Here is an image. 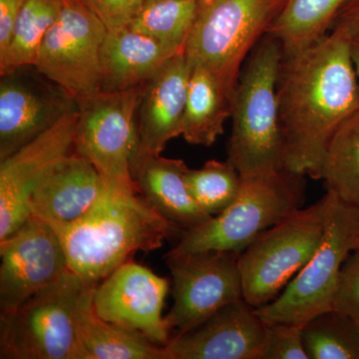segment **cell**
Listing matches in <instances>:
<instances>
[{"mask_svg":"<svg viewBox=\"0 0 359 359\" xmlns=\"http://www.w3.org/2000/svg\"><path fill=\"white\" fill-rule=\"evenodd\" d=\"M276 93L283 168L320 180L328 144L359 109L351 39L332 30L308 48L283 55Z\"/></svg>","mask_w":359,"mask_h":359,"instance_id":"obj_1","label":"cell"},{"mask_svg":"<svg viewBox=\"0 0 359 359\" xmlns=\"http://www.w3.org/2000/svg\"><path fill=\"white\" fill-rule=\"evenodd\" d=\"M65 250L70 271L97 285L135 252L160 249L181 229L160 216L139 193L105 181L103 192L79 221L52 226Z\"/></svg>","mask_w":359,"mask_h":359,"instance_id":"obj_2","label":"cell"},{"mask_svg":"<svg viewBox=\"0 0 359 359\" xmlns=\"http://www.w3.org/2000/svg\"><path fill=\"white\" fill-rule=\"evenodd\" d=\"M283 57L280 42L264 34L245 60L233 92L228 161L243 178L285 169L276 93Z\"/></svg>","mask_w":359,"mask_h":359,"instance_id":"obj_3","label":"cell"},{"mask_svg":"<svg viewBox=\"0 0 359 359\" xmlns=\"http://www.w3.org/2000/svg\"><path fill=\"white\" fill-rule=\"evenodd\" d=\"M306 176L283 169L261 176L242 177L237 199L218 216L182 231L175 252H242L263 231L302 209Z\"/></svg>","mask_w":359,"mask_h":359,"instance_id":"obj_4","label":"cell"},{"mask_svg":"<svg viewBox=\"0 0 359 359\" xmlns=\"http://www.w3.org/2000/svg\"><path fill=\"white\" fill-rule=\"evenodd\" d=\"M334 198L327 192L263 231L241 252L243 297L250 306L273 302L311 261L325 236Z\"/></svg>","mask_w":359,"mask_h":359,"instance_id":"obj_5","label":"cell"},{"mask_svg":"<svg viewBox=\"0 0 359 359\" xmlns=\"http://www.w3.org/2000/svg\"><path fill=\"white\" fill-rule=\"evenodd\" d=\"M285 1L198 0L185 46L189 63L211 71L233 96L245 60Z\"/></svg>","mask_w":359,"mask_h":359,"instance_id":"obj_6","label":"cell"},{"mask_svg":"<svg viewBox=\"0 0 359 359\" xmlns=\"http://www.w3.org/2000/svg\"><path fill=\"white\" fill-rule=\"evenodd\" d=\"M358 245L359 209L334 195L325 236L316 254L282 294L256 308L257 313L266 325L290 323L304 325L332 309L342 264Z\"/></svg>","mask_w":359,"mask_h":359,"instance_id":"obj_7","label":"cell"},{"mask_svg":"<svg viewBox=\"0 0 359 359\" xmlns=\"http://www.w3.org/2000/svg\"><path fill=\"white\" fill-rule=\"evenodd\" d=\"M86 285L67 271L16 311L0 314V358L81 359L74 308Z\"/></svg>","mask_w":359,"mask_h":359,"instance_id":"obj_8","label":"cell"},{"mask_svg":"<svg viewBox=\"0 0 359 359\" xmlns=\"http://www.w3.org/2000/svg\"><path fill=\"white\" fill-rule=\"evenodd\" d=\"M108 30L79 0H68L33 67L76 102L102 92L101 49Z\"/></svg>","mask_w":359,"mask_h":359,"instance_id":"obj_9","label":"cell"},{"mask_svg":"<svg viewBox=\"0 0 359 359\" xmlns=\"http://www.w3.org/2000/svg\"><path fill=\"white\" fill-rule=\"evenodd\" d=\"M142 86L102 91L78 104L74 151L108 183L138 193L131 166L137 149L136 114Z\"/></svg>","mask_w":359,"mask_h":359,"instance_id":"obj_10","label":"cell"},{"mask_svg":"<svg viewBox=\"0 0 359 359\" xmlns=\"http://www.w3.org/2000/svg\"><path fill=\"white\" fill-rule=\"evenodd\" d=\"M240 252H179L165 255L172 278L174 304L165 316L174 335L197 327L229 302L243 297ZM173 335V337H174Z\"/></svg>","mask_w":359,"mask_h":359,"instance_id":"obj_11","label":"cell"},{"mask_svg":"<svg viewBox=\"0 0 359 359\" xmlns=\"http://www.w3.org/2000/svg\"><path fill=\"white\" fill-rule=\"evenodd\" d=\"M78 107L51 128L0 161V241L30 217L33 194L56 167L74 151Z\"/></svg>","mask_w":359,"mask_h":359,"instance_id":"obj_12","label":"cell"},{"mask_svg":"<svg viewBox=\"0 0 359 359\" xmlns=\"http://www.w3.org/2000/svg\"><path fill=\"white\" fill-rule=\"evenodd\" d=\"M0 314L16 311L70 271L57 233L33 216L0 241Z\"/></svg>","mask_w":359,"mask_h":359,"instance_id":"obj_13","label":"cell"},{"mask_svg":"<svg viewBox=\"0 0 359 359\" xmlns=\"http://www.w3.org/2000/svg\"><path fill=\"white\" fill-rule=\"evenodd\" d=\"M170 290L167 278L128 261L97 283L93 292L96 313L108 323L166 346L171 340L165 316Z\"/></svg>","mask_w":359,"mask_h":359,"instance_id":"obj_14","label":"cell"},{"mask_svg":"<svg viewBox=\"0 0 359 359\" xmlns=\"http://www.w3.org/2000/svg\"><path fill=\"white\" fill-rule=\"evenodd\" d=\"M266 325L244 299L229 302L197 327L174 335L169 359H262Z\"/></svg>","mask_w":359,"mask_h":359,"instance_id":"obj_15","label":"cell"},{"mask_svg":"<svg viewBox=\"0 0 359 359\" xmlns=\"http://www.w3.org/2000/svg\"><path fill=\"white\" fill-rule=\"evenodd\" d=\"M190 74V63L182 52L142 85L131 172L149 158L161 155L170 141L182 136Z\"/></svg>","mask_w":359,"mask_h":359,"instance_id":"obj_16","label":"cell"},{"mask_svg":"<svg viewBox=\"0 0 359 359\" xmlns=\"http://www.w3.org/2000/svg\"><path fill=\"white\" fill-rule=\"evenodd\" d=\"M18 72L0 83V161L59 121L77 104L62 89L48 90L21 79Z\"/></svg>","mask_w":359,"mask_h":359,"instance_id":"obj_17","label":"cell"},{"mask_svg":"<svg viewBox=\"0 0 359 359\" xmlns=\"http://www.w3.org/2000/svg\"><path fill=\"white\" fill-rule=\"evenodd\" d=\"M104 186L93 164L73 151L33 194L30 216L51 226L75 223L96 204Z\"/></svg>","mask_w":359,"mask_h":359,"instance_id":"obj_18","label":"cell"},{"mask_svg":"<svg viewBox=\"0 0 359 359\" xmlns=\"http://www.w3.org/2000/svg\"><path fill=\"white\" fill-rule=\"evenodd\" d=\"M189 168L181 159L149 158L132 172L139 195L160 216L182 231L196 228L212 217L194 199L186 182Z\"/></svg>","mask_w":359,"mask_h":359,"instance_id":"obj_19","label":"cell"},{"mask_svg":"<svg viewBox=\"0 0 359 359\" xmlns=\"http://www.w3.org/2000/svg\"><path fill=\"white\" fill-rule=\"evenodd\" d=\"M185 52L125 28L108 32L101 49L102 91L142 86L177 54Z\"/></svg>","mask_w":359,"mask_h":359,"instance_id":"obj_20","label":"cell"},{"mask_svg":"<svg viewBox=\"0 0 359 359\" xmlns=\"http://www.w3.org/2000/svg\"><path fill=\"white\" fill-rule=\"evenodd\" d=\"M95 285L87 283L75 302L81 359H169L166 347L103 320L94 308Z\"/></svg>","mask_w":359,"mask_h":359,"instance_id":"obj_21","label":"cell"},{"mask_svg":"<svg viewBox=\"0 0 359 359\" xmlns=\"http://www.w3.org/2000/svg\"><path fill=\"white\" fill-rule=\"evenodd\" d=\"M233 95L218 77L200 65H191L182 136L192 145L210 147L224 133L231 116Z\"/></svg>","mask_w":359,"mask_h":359,"instance_id":"obj_22","label":"cell"},{"mask_svg":"<svg viewBox=\"0 0 359 359\" xmlns=\"http://www.w3.org/2000/svg\"><path fill=\"white\" fill-rule=\"evenodd\" d=\"M346 0H285L268 29L283 55L304 50L325 37Z\"/></svg>","mask_w":359,"mask_h":359,"instance_id":"obj_23","label":"cell"},{"mask_svg":"<svg viewBox=\"0 0 359 359\" xmlns=\"http://www.w3.org/2000/svg\"><path fill=\"white\" fill-rule=\"evenodd\" d=\"M63 0H25L14 25L8 46L0 54V75L34 65L40 47L57 20Z\"/></svg>","mask_w":359,"mask_h":359,"instance_id":"obj_24","label":"cell"},{"mask_svg":"<svg viewBox=\"0 0 359 359\" xmlns=\"http://www.w3.org/2000/svg\"><path fill=\"white\" fill-rule=\"evenodd\" d=\"M320 180L327 192L359 209V109L340 125L328 144Z\"/></svg>","mask_w":359,"mask_h":359,"instance_id":"obj_25","label":"cell"},{"mask_svg":"<svg viewBox=\"0 0 359 359\" xmlns=\"http://www.w3.org/2000/svg\"><path fill=\"white\" fill-rule=\"evenodd\" d=\"M304 344L309 359H359V320L330 309L306 323Z\"/></svg>","mask_w":359,"mask_h":359,"instance_id":"obj_26","label":"cell"},{"mask_svg":"<svg viewBox=\"0 0 359 359\" xmlns=\"http://www.w3.org/2000/svg\"><path fill=\"white\" fill-rule=\"evenodd\" d=\"M198 0H147L130 28L185 51Z\"/></svg>","mask_w":359,"mask_h":359,"instance_id":"obj_27","label":"cell"},{"mask_svg":"<svg viewBox=\"0 0 359 359\" xmlns=\"http://www.w3.org/2000/svg\"><path fill=\"white\" fill-rule=\"evenodd\" d=\"M186 182L194 199L210 216H218L237 199L242 177L233 164L210 160L200 169H189Z\"/></svg>","mask_w":359,"mask_h":359,"instance_id":"obj_28","label":"cell"},{"mask_svg":"<svg viewBox=\"0 0 359 359\" xmlns=\"http://www.w3.org/2000/svg\"><path fill=\"white\" fill-rule=\"evenodd\" d=\"M304 327L297 323H269L262 359H309L304 344Z\"/></svg>","mask_w":359,"mask_h":359,"instance_id":"obj_29","label":"cell"},{"mask_svg":"<svg viewBox=\"0 0 359 359\" xmlns=\"http://www.w3.org/2000/svg\"><path fill=\"white\" fill-rule=\"evenodd\" d=\"M95 14L108 32H120L131 26L147 0H79Z\"/></svg>","mask_w":359,"mask_h":359,"instance_id":"obj_30","label":"cell"},{"mask_svg":"<svg viewBox=\"0 0 359 359\" xmlns=\"http://www.w3.org/2000/svg\"><path fill=\"white\" fill-rule=\"evenodd\" d=\"M332 309L359 320V245L342 264Z\"/></svg>","mask_w":359,"mask_h":359,"instance_id":"obj_31","label":"cell"},{"mask_svg":"<svg viewBox=\"0 0 359 359\" xmlns=\"http://www.w3.org/2000/svg\"><path fill=\"white\" fill-rule=\"evenodd\" d=\"M332 30H339L351 41L359 42V0H346L332 23Z\"/></svg>","mask_w":359,"mask_h":359,"instance_id":"obj_32","label":"cell"},{"mask_svg":"<svg viewBox=\"0 0 359 359\" xmlns=\"http://www.w3.org/2000/svg\"><path fill=\"white\" fill-rule=\"evenodd\" d=\"M25 0H0V54L8 46L14 25Z\"/></svg>","mask_w":359,"mask_h":359,"instance_id":"obj_33","label":"cell"},{"mask_svg":"<svg viewBox=\"0 0 359 359\" xmlns=\"http://www.w3.org/2000/svg\"><path fill=\"white\" fill-rule=\"evenodd\" d=\"M351 52H353L354 66H355L359 82V42L351 41Z\"/></svg>","mask_w":359,"mask_h":359,"instance_id":"obj_34","label":"cell"},{"mask_svg":"<svg viewBox=\"0 0 359 359\" xmlns=\"http://www.w3.org/2000/svg\"><path fill=\"white\" fill-rule=\"evenodd\" d=\"M63 1H65V2H67V1H68V0H63Z\"/></svg>","mask_w":359,"mask_h":359,"instance_id":"obj_35","label":"cell"}]
</instances>
